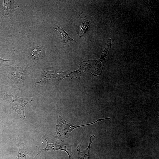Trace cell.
<instances>
[{"label": "cell", "instance_id": "cell-1", "mask_svg": "<svg viewBox=\"0 0 159 159\" xmlns=\"http://www.w3.org/2000/svg\"><path fill=\"white\" fill-rule=\"evenodd\" d=\"M110 118L99 119L96 121L89 124L79 126H74L64 120L60 115H59L56 125V131L53 136L54 140H64L67 138L72 130L74 129L83 126L92 125L102 120L110 119Z\"/></svg>", "mask_w": 159, "mask_h": 159}, {"label": "cell", "instance_id": "cell-2", "mask_svg": "<svg viewBox=\"0 0 159 159\" xmlns=\"http://www.w3.org/2000/svg\"><path fill=\"white\" fill-rule=\"evenodd\" d=\"M5 94L11 109L18 114L22 120L27 122L24 115V108L28 103L33 100V98H21L14 95H9L7 93Z\"/></svg>", "mask_w": 159, "mask_h": 159}, {"label": "cell", "instance_id": "cell-3", "mask_svg": "<svg viewBox=\"0 0 159 159\" xmlns=\"http://www.w3.org/2000/svg\"><path fill=\"white\" fill-rule=\"evenodd\" d=\"M9 66L8 77L20 88H22L26 79L30 73L28 70L29 67L25 65L19 67Z\"/></svg>", "mask_w": 159, "mask_h": 159}, {"label": "cell", "instance_id": "cell-4", "mask_svg": "<svg viewBox=\"0 0 159 159\" xmlns=\"http://www.w3.org/2000/svg\"><path fill=\"white\" fill-rule=\"evenodd\" d=\"M47 142V145L44 149L39 151L36 157L39 153L50 150L54 151L61 150L65 151L69 156V159H74L72 154V147L73 143L72 139L67 138L59 141L54 142L53 141L47 140L44 139Z\"/></svg>", "mask_w": 159, "mask_h": 159}, {"label": "cell", "instance_id": "cell-5", "mask_svg": "<svg viewBox=\"0 0 159 159\" xmlns=\"http://www.w3.org/2000/svg\"><path fill=\"white\" fill-rule=\"evenodd\" d=\"M96 138L94 135H91L89 140V143L88 146L85 150L82 151H80L81 142H79L78 146H77V151L78 154V159H90V147L93 141Z\"/></svg>", "mask_w": 159, "mask_h": 159}, {"label": "cell", "instance_id": "cell-6", "mask_svg": "<svg viewBox=\"0 0 159 159\" xmlns=\"http://www.w3.org/2000/svg\"><path fill=\"white\" fill-rule=\"evenodd\" d=\"M19 150L16 159H28V153L24 146V144L20 136L18 135L17 138Z\"/></svg>", "mask_w": 159, "mask_h": 159}, {"label": "cell", "instance_id": "cell-7", "mask_svg": "<svg viewBox=\"0 0 159 159\" xmlns=\"http://www.w3.org/2000/svg\"><path fill=\"white\" fill-rule=\"evenodd\" d=\"M57 27L54 28V29L59 34L63 39V41L65 42H76V41L71 38L64 30L62 27L56 26Z\"/></svg>", "mask_w": 159, "mask_h": 159}, {"label": "cell", "instance_id": "cell-8", "mask_svg": "<svg viewBox=\"0 0 159 159\" xmlns=\"http://www.w3.org/2000/svg\"><path fill=\"white\" fill-rule=\"evenodd\" d=\"M44 52L41 47H38L34 49L31 52L30 56L33 59H39L44 55Z\"/></svg>", "mask_w": 159, "mask_h": 159}, {"label": "cell", "instance_id": "cell-9", "mask_svg": "<svg viewBox=\"0 0 159 159\" xmlns=\"http://www.w3.org/2000/svg\"><path fill=\"white\" fill-rule=\"evenodd\" d=\"M90 25L89 22L84 19L79 23L77 30V34L79 36L81 37L85 31L87 27Z\"/></svg>", "mask_w": 159, "mask_h": 159}, {"label": "cell", "instance_id": "cell-10", "mask_svg": "<svg viewBox=\"0 0 159 159\" xmlns=\"http://www.w3.org/2000/svg\"><path fill=\"white\" fill-rule=\"evenodd\" d=\"M11 1L9 0H4L3 2V5L4 6L5 14L3 16H4L5 15H8L10 17V12L11 10L13 9L14 8L11 9Z\"/></svg>", "mask_w": 159, "mask_h": 159}, {"label": "cell", "instance_id": "cell-11", "mask_svg": "<svg viewBox=\"0 0 159 159\" xmlns=\"http://www.w3.org/2000/svg\"><path fill=\"white\" fill-rule=\"evenodd\" d=\"M13 60V59L6 60L0 57V63H6L8 62H11Z\"/></svg>", "mask_w": 159, "mask_h": 159}]
</instances>
